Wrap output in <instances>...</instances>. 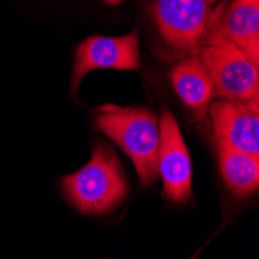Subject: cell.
Returning <instances> with one entry per match:
<instances>
[{"label":"cell","instance_id":"6da1fadb","mask_svg":"<svg viewBox=\"0 0 259 259\" xmlns=\"http://www.w3.org/2000/svg\"><path fill=\"white\" fill-rule=\"evenodd\" d=\"M93 124L131 158L141 185L157 180L160 124L151 109L104 104L95 110Z\"/></svg>","mask_w":259,"mask_h":259},{"label":"cell","instance_id":"3957f363","mask_svg":"<svg viewBox=\"0 0 259 259\" xmlns=\"http://www.w3.org/2000/svg\"><path fill=\"white\" fill-rule=\"evenodd\" d=\"M197 55L213 81L214 97L242 103L259 100V64L238 45L208 30Z\"/></svg>","mask_w":259,"mask_h":259},{"label":"cell","instance_id":"ba28073f","mask_svg":"<svg viewBox=\"0 0 259 259\" xmlns=\"http://www.w3.org/2000/svg\"><path fill=\"white\" fill-rule=\"evenodd\" d=\"M209 31L228 39L259 64V0H233L221 19H211Z\"/></svg>","mask_w":259,"mask_h":259},{"label":"cell","instance_id":"277c9868","mask_svg":"<svg viewBox=\"0 0 259 259\" xmlns=\"http://www.w3.org/2000/svg\"><path fill=\"white\" fill-rule=\"evenodd\" d=\"M155 23L174 52L197 55L213 11L206 0H154Z\"/></svg>","mask_w":259,"mask_h":259},{"label":"cell","instance_id":"8992f818","mask_svg":"<svg viewBox=\"0 0 259 259\" xmlns=\"http://www.w3.org/2000/svg\"><path fill=\"white\" fill-rule=\"evenodd\" d=\"M141 65L140 36L132 31L124 36H90L84 39L75 52L72 93H76L81 81L95 70H121L132 72Z\"/></svg>","mask_w":259,"mask_h":259},{"label":"cell","instance_id":"5b68a950","mask_svg":"<svg viewBox=\"0 0 259 259\" xmlns=\"http://www.w3.org/2000/svg\"><path fill=\"white\" fill-rule=\"evenodd\" d=\"M160 146L157 174L163 180V196L169 202L183 205L193 196V163L180 126L169 110L160 118Z\"/></svg>","mask_w":259,"mask_h":259},{"label":"cell","instance_id":"52a82bcc","mask_svg":"<svg viewBox=\"0 0 259 259\" xmlns=\"http://www.w3.org/2000/svg\"><path fill=\"white\" fill-rule=\"evenodd\" d=\"M218 149L259 157V100H219L208 107Z\"/></svg>","mask_w":259,"mask_h":259},{"label":"cell","instance_id":"7c38bea8","mask_svg":"<svg viewBox=\"0 0 259 259\" xmlns=\"http://www.w3.org/2000/svg\"><path fill=\"white\" fill-rule=\"evenodd\" d=\"M206 2H208V5H209V7H213V5L218 2V0H206Z\"/></svg>","mask_w":259,"mask_h":259},{"label":"cell","instance_id":"7a4b0ae2","mask_svg":"<svg viewBox=\"0 0 259 259\" xmlns=\"http://www.w3.org/2000/svg\"><path fill=\"white\" fill-rule=\"evenodd\" d=\"M61 188L70 205L89 216L107 214L127 197V182L118 155L104 141L93 146L92 158L81 169L62 177Z\"/></svg>","mask_w":259,"mask_h":259},{"label":"cell","instance_id":"8fae6325","mask_svg":"<svg viewBox=\"0 0 259 259\" xmlns=\"http://www.w3.org/2000/svg\"><path fill=\"white\" fill-rule=\"evenodd\" d=\"M107 4H110V5H118V4H121L123 0H106Z\"/></svg>","mask_w":259,"mask_h":259},{"label":"cell","instance_id":"9c48e42d","mask_svg":"<svg viewBox=\"0 0 259 259\" xmlns=\"http://www.w3.org/2000/svg\"><path fill=\"white\" fill-rule=\"evenodd\" d=\"M171 82L182 103L197 120H205L214 98L213 81L197 55L182 59L171 70Z\"/></svg>","mask_w":259,"mask_h":259},{"label":"cell","instance_id":"30bf717a","mask_svg":"<svg viewBox=\"0 0 259 259\" xmlns=\"http://www.w3.org/2000/svg\"><path fill=\"white\" fill-rule=\"evenodd\" d=\"M219 169L228 190L239 199H248L259 186V157L219 149Z\"/></svg>","mask_w":259,"mask_h":259}]
</instances>
